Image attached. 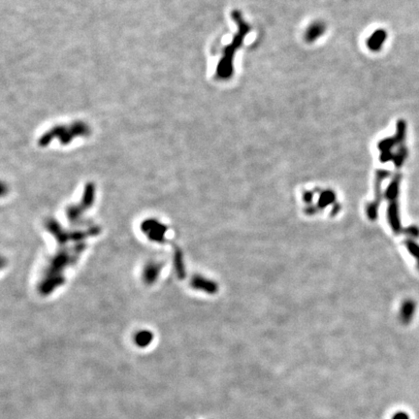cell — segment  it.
Segmentation results:
<instances>
[{"label":"cell","instance_id":"obj_1","mask_svg":"<svg viewBox=\"0 0 419 419\" xmlns=\"http://www.w3.org/2000/svg\"><path fill=\"white\" fill-rule=\"evenodd\" d=\"M233 19L238 23L239 31L236 34L231 44L226 46L223 52V56L220 61V64L217 67V77L221 80H227L233 74V57L235 52L240 48L243 41V37L250 31V26L243 22L239 12L232 13Z\"/></svg>","mask_w":419,"mask_h":419},{"label":"cell","instance_id":"obj_2","mask_svg":"<svg viewBox=\"0 0 419 419\" xmlns=\"http://www.w3.org/2000/svg\"><path fill=\"white\" fill-rule=\"evenodd\" d=\"M88 133H89V128L88 125L85 124L84 122H74L71 126H68V127L59 125V126H55L51 130H49L48 132L45 133L39 140V145L41 147L47 146L55 137L59 138L60 143L67 145L72 141L74 137L86 136Z\"/></svg>","mask_w":419,"mask_h":419},{"label":"cell","instance_id":"obj_3","mask_svg":"<svg viewBox=\"0 0 419 419\" xmlns=\"http://www.w3.org/2000/svg\"><path fill=\"white\" fill-rule=\"evenodd\" d=\"M387 33L385 29H377L375 30L374 34L371 35V37L368 40V47L370 50L377 52L382 48V45L385 44Z\"/></svg>","mask_w":419,"mask_h":419},{"label":"cell","instance_id":"obj_4","mask_svg":"<svg viewBox=\"0 0 419 419\" xmlns=\"http://www.w3.org/2000/svg\"><path fill=\"white\" fill-rule=\"evenodd\" d=\"M406 136H407V122L404 120H399L396 124V135L394 137L397 145L403 146L406 140Z\"/></svg>","mask_w":419,"mask_h":419},{"label":"cell","instance_id":"obj_5","mask_svg":"<svg viewBox=\"0 0 419 419\" xmlns=\"http://www.w3.org/2000/svg\"><path fill=\"white\" fill-rule=\"evenodd\" d=\"M324 32V25L322 24V23H315V24H312L311 26H309V29H308V32H307V35H306V37H307V40L309 41V42H312V41H315L318 37H320L321 34Z\"/></svg>","mask_w":419,"mask_h":419},{"label":"cell","instance_id":"obj_6","mask_svg":"<svg viewBox=\"0 0 419 419\" xmlns=\"http://www.w3.org/2000/svg\"><path fill=\"white\" fill-rule=\"evenodd\" d=\"M153 340V335L151 332L143 331L138 333L136 336V343L140 346H147Z\"/></svg>","mask_w":419,"mask_h":419},{"label":"cell","instance_id":"obj_7","mask_svg":"<svg viewBox=\"0 0 419 419\" xmlns=\"http://www.w3.org/2000/svg\"><path fill=\"white\" fill-rule=\"evenodd\" d=\"M407 156H408V150H407V148H406L405 146H401L400 149H399V151L397 152V154L395 155V158H394V160H395V165H402V164L404 163L405 159L407 158Z\"/></svg>","mask_w":419,"mask_h":419},{"label":"cell","instance_id":"obj_8","mask_svg":"<svg viewBox=\"0 0 419 419\" xmlns=\"http://www.w3.org/2000/svg\"><path fill=\"white\" fill-rule=\"evenodd\" d=\"M158 269H159V268L156 267L155 265L150 266V267L146 270V272H145L146 282H148L149 284L153 283V282L155 281L156 276H157V274H158V271H159Z\"/></svg>","mask_w":419,"mask_h":419},{"label":"cell","instance_id":"obj_9","mask_svg":"<svg viewBox=\"0 0 419 419\" xmlns=\"http://www.w3.org/2000/svg\"><path fill=\"white\" fill-rule=\"evenodd\" d=\"M405 309V312H403V319L406 320V321H408V320H410V319H411L412 316H413V313H414L415 305H414L413 302L408 301V302L405 304V307H404V309Z\"/></svg>","mask_w":419,"mask_h":419},{"label":"cell","instance_id":"obj_10","mask_svg":"<svg viewBox=\"0 0 419 419\" xmlns=\"http://www.w3.org/2000/svg\"><path fill=\"white\" fill-rule=\"evenodd\" d=\"M176 268L178 273L183 276L184 275V269H183V265H182V255L178 252L176 254Z\"/></svg>","mask_w":419,"mask_h":419},{"label":"cell","instance_id":"obj_11","mask_svg":"<svg viewBox=\"0 0 419 419\" xmlns=\"http://www.w3.org/2000/svg\"><path fill=\"white\" fill-rule=\"evenodd\" d=\"M408 248H409V251H410V253H412V254L415 255V257L418 259V263H419V247L416 245V243H410V245L408 246Z\"/></svg>","mask_w":419,"mask_h":419},{"label":"cell","instance_id":"obj_12","mask_svg":"<svg viewBox=\"0 0 419 419\" xmlns=\"http://www.w3.org/2000/svg\"><path fill=\"white\" fill-rule=\"evenodd\" d=\"M394 419H408V415L405 413H398L394 416Z\"/></svg>","mask_w":419,"mask_h":419}]
</instances>
